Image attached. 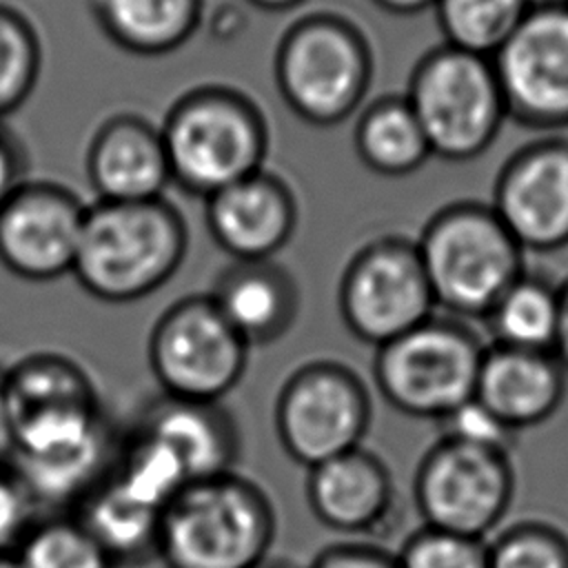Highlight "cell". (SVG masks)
<instances>
[{"mask_svg":"<svg viewBox=\"0 0 568 568\" xmlns=\"http://www.w3.org/2000/svg\"><path fill=\"white\" fill-rule=\"evenodd\" d=\"M7 466L36 506L73 508L111 468L115 444L89 375L67 362L22 368L7 388Z\"/></svg>","mask_w":568,"mask_h":568,"instance_id":"6da1fadb","label":"cell"},{"mask_svg":"<svg viewBox=\"0 0 568 568\" xmlns=\"http://www.w3.org/2000/svg\"><path fill=\"white\" fill-rule=\"evenodd\" d=\"M189 229L166 200L91 202L73 277L95 300L131 304L162 288L182 266Z\"/></svg>","mask_w":568,"mask_h":568,"instance_id":"7a4b0ae2","label":"cell"},{"mask_svg":"<svg viewBox=\"0 0 568 568\" xmlns=\"http://www.w3.org/2000/svg\"><path fill=\"white\" fill-rule=\"evenodd\" d=\"M277 517L264 488L229 470L191 479L164 508L158 559L166 568H260Z\"/></svg>","mask_w":568,"mask_h":568,"instance_id":"3957f363","label":"cell"},{"mask_svg":"<svg viewBox=\"0 0 568 568\" xmlns=\"http://www.w3.org/2000/svg\"><path fill=\"white\" fill-rule=\"evenodd\" d=\"M171 182L195 197L262 171L268 153V122L260 104L226 84L184 91L160 122Z\"/></svg>","mask_w":568,"mask_h":568,"instance_id":"277c9868","label":"cell"},{"mask_svg":"<svg viewBox=\"0 0 568 568\" xmlns=\"http://www.w3.org/2000/svg\"><path fill=\"white\" fill-rule=\"evenodd\" d=\"M415 244L435 306L455 320H484L526 273V251L488 202L459 200L437 209Z\"/></svg>","mask_w":568,"mask_h":568,"instance_id":"5b68a950","label":"cell"},{"mask_svg":"<svg viewBox=\"0 0 568 568\" xmlns=\"http://www.w3.org/2000/svg\"><path fill=\"white\" fill-rule=\"evenodd\" d=\"M373 49L348 16L313 11L293 20L273 53L286 109L311 126H337L362 109L373 82Z\"/></svg>","mask_w":568,"mask_h":568,"instance_id":"8992f818","label":"cell"},{"mask_svg":"<svg viewBox=\"0 0 568 568\" xmlns=\"http://www.w3.org/2000/svg\"><path fill=\"white\" fill-rule=\"evenodd\" d=\"M404 95L424 129L430 153L446 162L479 158L508 120L493 58L444 42L417 60Z\"/></svg>","mask_w":568,"mask_h":568,"instance_id":"52a82bcc","label":"cell"},{"mask_svg":"<svg viewBox=\"0 0 568 568\" xmlns=\"http://www.w3.org/2000/svg\"><path fill=\"white\" fill-rule=\"evenodd\" d=\"M484 351L468 322L435 313L375 348L373 379L395 410L439 422L475 395Z\"/></svg>","mask_w":568,"mask_h":568,"instance_id":"ba28073f","label":"cell"},{"mask_svg":"<svg viewBox=\"0 0 568 568\" xmlns=\"http://www.w3.org/2000/svg\"><path fill=\"white\" fill-rule=\"evenodd\" d=\"M337 308L351 335L375 348L435 315V297L417 244L404 235H377L346 262Z\"/></svg>","mask_w":568,"mask_h":568,"instance_id":"9c48e42d","label":"cell"},{"mask_svg":"<svg viewBox=\"0 0 568 568\" xmlns=\"http://www.w3.org/2000/svg\"><path fill=\"white\" fill-rule=\"evenodd\" d=\"M373 417L364 379L335 359H313L282 384L273 422L284 453L313 468L362 446Z\"/></svg>","mask_w":568,"mask_h":568,"instance_id":"30bf717a","label":"cell"},{"mask_svg":"<svg viewBox=\"0 0 568 568\" xmlns=\"http://www.w3.org/2000/svg\"><path fill=\"white\" fill-rule=\"evenodd\" d=\"M248 348L209 293H197L180 297L160 313L146 353L162 395L222 402L240 384Z\"/></svg>","mask_w":568,"mask_h":568,"instance_id":"8fae6325","label":"cell"},{"mask_svg":"<svg viewBox=\"0 0 568 568\" xmlns=\"http://www.w3.org/2000/svg\"><path fill=\"white\" fill-rule=\"evenodd\" d=\"M515 486L510 453L439 437L415 468L413 499L424 526L486 539L504 521Z\"/></svg>","mask_w":568,"mask_h":568,"instance_id":"7c38bea8","label":"cell"},{"mask_svg":"<svg viewBox=\"0 0 568 568\" xmlns=\"http://www.w3.org/2000/svg\"><path fill=\"white\" fill-rule=\"evenodd\" d=\"M508 120L530 129H568V2L537 0L493 55Z\"/></svg>","mask_w":568,"mask_h":568,"instance_id":"4fadbf2b","label":"cell"},{"mask_svg":"<svg viewBox=\"0 0 568 568\" xmlns=\"http://www.w3.org/2000/svg\"><path fill=\"white\" fill-rule=\"evenodd\" d=\"M87 202L51 180H24L0 204V264L20 280L73 273Z\"/></svg>","mask_w":568,"mask_h":568,"instance_id":"5bb4252c","label":"cell"},{"mask_svg":"<svg viewBox=\"0 0 568 568\" xmlns=\"http://www.w3.org/2000/svg\"><path fill=\"white\" fill-rule=\"evenodd\" d=\"M488 204L524 251L568 246V138L519 146L501 164Z\"/></svg>","mask_w":568,"mask_h":568,"instance_id":"9a60e30c","label":"cell"},{"mask_svg":"<svg viewBox=\"0 0 568 568\" xmlns=\"http://www.w3.org/2000/svg\"><path fill=\"white\" fill-rule=\"evenodd\" d=\"M204 222L220 251L233 262L273 260L297 229L291 186L262 169L204 200Z\"/></svg>","mask_w":568,"mask_h":568,"instance_id":"2e32d148","label":"cell"},{"mask_svg":"<svg viewBox=\"0 0 568 568\" xmlns=\"http://www.w3.org/2000/svg\"><path fill=\"white\" fill-rule=\"evenodd\" d=\"M84 169L95 202L160 200L173 184L160 124L129 111L95 126Z\"/></svg>","mask_w":568,"mask_h":568,"instance_id":"e0dca14e","label":"cell"},{"mask_svg":"<svg viewBox=\"0 0 568 568\" xmlns=\"http://www.w3.org/2000/svg\"><path fill=\"white\" fill-rule=\"evenodd\" d=\"M566 390L568 371L555 353L490 344L484 351L473 397L519 433L548 422L561 408Z\"/></svg>","mask_w":568,"mask_h":568,"instance_id":"ac0fdd59","label":"cell"},{"mask_svg":"<svg viewBox=\"0 0 568 568\" xmlns=\"http://www.w3.org/2000/svg\"><path fill=\"white\" fill-rule=\"evenodd\" d=\"M306 501L315 519L335 532H373L393 517V475L375 453L359 446L308 468Z\"/></svg>","mask_w":568,"mask_h":568,"instance_id":"d6986e66","label":"cell"},{"mask_svg":"<svg viewBox=\"0 0 568 568\" xmlns=\"http://www.w3.org/2000/svg\"><path fill=\"white\" fill-rule=\"evenodd\" d=\"M209 297L248 346L282 339L300 308L297 284L275 260L233 262L215 277Z\"/></svg>","mask_w":568,"mask_h":568,"instance_id":"ffe728a7","label":"cell"},{"mask_svg":"<svg viewBox=\"0 0 568 568\" xmlns=\"http://www.w3.org/2000/svg\"><path fill=\"white\" fill-rule=\"evenodd\" d=\"M138 428L162 442L189 479L229 473L240 455L237 424L220 402L160 395L140 415Z\"/></svg>","mask_w":568,"mask_h":568,"instance_id":"44dd1931","label":"cell"},{"mask_svg":"<svg viewBox=\"0 0 568 568\" xmlns=\"http://www.w3.org/2000/svg\"><path fill=\"white\" fill-rule=\"evenodd\" d=\"M91 11L111 44L131 55L160 58L195 36L204 0H91Z\"/></svg>","mask_w":568,"mask_h":568,"instance_id":"7402d4cb","label":"cell"},{"mask_svg":"<svg viewBox=\"0 0 568 568\" xmlns=\"http://www.w3.org/2000/svg\"><path fill=\"white\" fill-rule=\"evenodd\" d=\"M71 515L89 530L115 566H138L158 557L162 513L133 499L104 475Z\"/></svg>","mask_w":568,"mask_h":568,"instance_id":"603a6c76","label":"cell"},{"mask_svg":"<svg viewBox=\"0 0 568 568\" xmlns=\"http://www.w3.org/2000/svg\"><path fill=\"white\" fill-rule=\"evenodd\" d=\"M353 146L359 162L382 178H404L433 158L406 95H382L359 109Z\"/></svg>","mask_w":568,"mask_h":568,"instance_id":"cb8c5ba5","label":"cell"},{"mask_svg":"<svg viewBox=\"0 0 568 568\" xmlns=\"http://www.w3.org/2000/svg\"><path fill=\"white\" fill-rule=\"evenodd\" d=\"M557 317V284L526 271L499 295L481 322L495 346L552 353Z\"/></svg>","mask_w":568,"mask_h":568,"instance_id":"d4e9b609","label":"cell"},{"mask_svg":"<svg viewBox=\"0 0 568 568\" xmlns=\"http://www.w3.org/2000/svg\"><path fill=\"white\" fill-rule=\"evenodd\" d=\"M537 0H435L444 44L493 58L519 29Z\"/></svg>","mask_w":568,"mask_h":568,"instance_id":"484cf974","label":"cell"},{"mask_svg":"<svg viewBox=\"0 0 568 568\" xmlns=\"http://www.w3.org/2000/svg\"><path fill=\"white\" fill-rule=\"evenodd\" d=\"M16 557L22 568H113L98 541L71 513L36 519Z\"/></svg>","mask_w":568,"mask_h":568,"instance_id":"4316f807","label":"cell"},{"mask_svg":"<svg viewBox=\"0 0 568 568\" xmlns=\"http://www.w3.org/2000/svg\"><path fill=\"white\" fill-rule=\"evenodd\" d=\"M42 69V44L33 22L0 2V120L33 93Z\"/></svg>","mask_w":568,"mask_h":568,"instance_id":"83f0119b","label":"cell"},{"mask_svg":"<svg viewBox=\"0 0 568 568\" xmlns=\"http://www.w3.org/2000/svg\"><path fill=\"white\" fill-rule=\"evenodd\" d=\"M488 546V568H568V535L544 519H521Z\"/></svg>","mask_w":568,"mask_h":568,"instance_id":"f1b7e54d","label":"cell"},{"mask_svg":"<svg viewBox=\"0 0 568 568\" xmlns=\"http://www.w3.org/2000/svg\"><path fill=\"white\" fill-rule=\"evenodd\" d=\"M399 568H488L486 539L430 526L413 530L395 552Z\"/></svg>","mask_w":568,"mask_h":568,"instance_id":"f546056e","label":"cell"},{"mask_svg":"<svg viewBox=\"0 0 568 568\" xmlns=\"http://www.w3.org/2000/svg\"><path fill=\"white\" fill-rule=\"evenodd\" d=\"M439 424V437L464 442L470 446L493 448L510 453L517 439V433L510 430L499 417H495L481 402L470 397L453 413H448Z\"/></svg>","mask_w":568,"mask_h":568,"instance_id":"4dcf8cb0","label":"cell"},{"mask_svg":"<svg viewBox=\"0 0 568 568\" xmlns=\"http://www.w3.org/2000/svg\"><path fill=\"white\" fill-rule=\"evenodd\" d=\"M36 504L13 470L0 466V552H16L33 526Z\"/></svg>","mask_w":568,"mask_h":568,"instance_id":"1f68e13d","label":"cell"},{"mask_svg":"<svg viewBox=\"0 0 568 568\" xmlns=\"http://www.w3.org/2000/svg\"><path fill=\"white\" fill-rule=\"evenodd\" d=\"M308 568H399L395 552L384 550L377 544L342 541L324 548Z\"/></svg>","mask_w":568,"mask_h":568,"instance_id":"d6a6232c","label":"cell"},{"mask_svg":"<svg viewBox=\"0 0 568 568\" xmlns=\"http://www.w3.org/2000/svg\"><path fill=\"white\" fill-rule=\"evenodd\" d=\"M24 155L16 140L0 126V204L24 182Z\"/></svg>","mask_w":568,"mask_h":568,"instance_id":"836d02e7","label":"cell"},{"mask_svg":"<svg viewBox=\"0 0 568 568\" xmlns=\"http://www.w3.org/2000/svg\"><path fill=\"white\" fill-rule=\"evenodd\" d=\"M559 291V317H557V335H555V357L568 371V277L557 284Z\"/></svg>","mask_w":568,"mask_h":568,"instance_id":"e575fe53","label":"cell"},{"mask_svg":"<svg viewBox=\"0 0 568 568\" xmlns=\"http://www.w3.org/2000/svg\"><path fill=\"white\" fill-rule=\"evenodd\" d=\"M11 455V415L4 386V371H0V466L9 462Z\"/></svg>","mask_w":568,"mask_h":568,"instance_id":"d590c367","label":"cell"},{"mask_svg":"<svg viewBox=\"0 0 568 568\" xmlns=\"http://www.w3.org/2000/svg\"><path fill=\"white\" fill-rule=\"evenodd\" d=\"M377 9L393 16H415L426 9H433L435 0H371Z\"/></svg>","mask_w":568,"mask_h":568,"instance_id":"8d00e7d4","label":"cell"},{"mask_svg":"<svg viewBox=\"0 0 568 568\" xmlns=\"http://www.w3.org/2000/svg\"><path fill=\"white\" fill-rule=\"evenodd\" d=\"M244 2L260 11H266V13H286V11L304 4L306 0H244Z\"/></svg>","mask_w":568,"mask_h":568,"instance_id":"74e56055","label":"cell"},{"mask_svg":"<svg viewBox=\"0 0 568 568\" xmlns=\"http://www.w3.org/2000/svg\"><path fill=\"white\" fill-rule=\"evenodd\" d=\"M0 568H22L16 552H0Z\"/></svg>","mask_w":568,"mask_h":568,"instance_id":"f35d334b","label":"cell"},{"mask_svg":"<svg viewBox=\"0 0 568 568\" xmlns=\"http://www.w3.org/2000/svg\"><path fill=\"white\" fill-rule=\"evenodd\" d=\"M260 568H293V566H286V564H280V561H264Z\"/></svg>","mask_w":568,"mask_h":568,"instance_id":"ab89813d","label":"cell"},{"mask_svg":"<svg viewBox=\"0 0 568 568\" xmlns=\"http://www.w3.org/2000/svg\"><path fill=\"white\" fill-rule=\"evenodd\" d=\"M566 2H568V0H566Z\"/></svg>","mask_w":568,"mask_h":568,"instance_id":"60d3db41","label":"cell"}]
</instances>
